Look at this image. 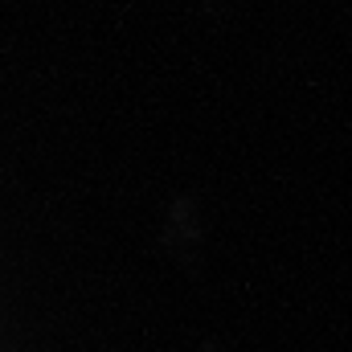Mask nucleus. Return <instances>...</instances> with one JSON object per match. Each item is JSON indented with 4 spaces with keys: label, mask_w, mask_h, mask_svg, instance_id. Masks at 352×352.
Returning <instances> with one entry per match:
<instances>
[]
</instances>
